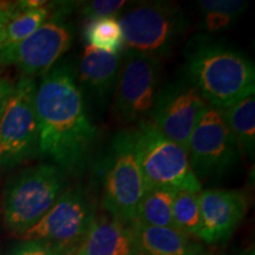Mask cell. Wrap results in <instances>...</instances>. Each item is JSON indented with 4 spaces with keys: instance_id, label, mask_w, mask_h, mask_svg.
<instances>
[{
    "instance_id": "obj_1",
    "label": "cell",
    "mask_w": 255,
    "mask_h": 255,
    "mask_svg": "<svg viewBox=\"0 0 255 255\" xmlns=\"http://www.w3.org/2000/svg\"><path fill=\"white\" fill-rule=\"evenodd\" d=\"M37 154L71 175H81L90 161L97 129L85 110L81 89L70 65L43 77L34 97Z\"/></svg>"
},
{
    "instance_id": "obj_2",
    "label": "cell",
    "mask_w": 255,
    "mask_h": 255,
    "mask_svg": "<svg viewBox=\"0 0 255 255\" xmlns=\"http://www.w3.org/2000/svg\"><path fill=\"white\" fill-rule=\"evenodd\" d=\"M186 75L187 82L216 109H225L254 95V63L212 37H195L188 44Z\"/></svg>"
},
{
    "instance_id": "obj_3",
    "label": "cell",
    "mask_w": 255,
    "mask_h": 255,
    "mask_svg": "<svg viewBox=\"0 0 255 255\" xmlns=\"http://www.w3.org/2000/svg\"><path fill=\"white\" fill-rule=\"evenodd\" d=\"M131 132L146 188L162 187L195 193L202 190L184 149L157 131L148 120L138 123Z\"/></svg>"
},
{
    "instance_id": "obj_4",
    "label": "cell",
    "mask_w": 255,
    "mask_h": 255,
    "mask_svg": "<svg viewBox=\"0 0 255 255\" xmlns=\"http://www.w3.org/2000/svg\"><path fill=\"white\" fill-rule=\"evenodd\" d=\"M64 188V171L53 164H39L21 171L6 189L2 212L6 227L14 237L36 225L55 205Z\"/></svg>"
},
{
    "instance_id": "obj_5",
    "label": "cell",
    "mask_w": 255,
    "mask_h": 255,
    "mask_svg": "<svg viewBox=\"0 0 255 255\" xmlns=\"http://www.w3.org/2000/svg\"><path fill=\"white\" fill-rule=\"evenodd\" d=\"M123 44L129 51L155 58L169 56L188 28L181 8L170 2H145L120 19Z\"/></svg>"
},
{
    "instance_id": "obj_6",
    "label": "cell",
    "mask_w": 255,
    "mask_h": 255,
    "mask_svg": "<svg viewBox=\"0 0 255 255\" xmlns=\"http://www.w3.org/2000/svg\"><path fill=\"white\" fill-rule=\"evenodd\" d=\"M102 187L103 208L111 218L131 225L146 190L131 131L120 132L114 138L102 168Z\"/></svg>"
},
{
    "instance_id": "obj_7",
    "label": "cell",
    "mask_w": 255,
    "mask_h": 255,
    "mask_svg": "<svg viewBox=\"0 0 255 255\" xmlns=\"http://www.w3.org/2000/svg\"><path fill=\"white\" fill-rule=\"evenodd\" d=\"M161 62L127 51L114 90L113 114L122 124L141 123L150 116L158 95Z\"/></svg>"
},
{
    "instance_id": "obj_8",
    "label": "cell",
    "mask_w": 255,
    "mask_h": 255,
    "mask_svg": "<svg viewBox=\"0 0 255 255\" xmlns=\"http://www.w3.org/2000/svg\"><path fill=\"white\" fill-rule=\"evenodd\" d=\"M187 154L199 180L222 177L237 165L241 149L221 110L207 105L189 137Z\"/></svg>"
},
{
    "instance_id": "obj_9",
    "label": "cell",
    "mask_w": 255,
    "mask_h": 255,
    "mask_svg": "<svg viewBox=\"0 0 255 255\" xmlns=\"http://www.w3.org/2000/svg\"><path fill=\"white\" fill-rule=\"evenodd\" d=\"M37 84L23 76L13 85L0 119V169L13 168L37 152Z\"/></svg>"
},
{
    "instance_id": "obj_10",
    "label": "cell",
    "mask_w": 255,
    "mask_h": 255,
    "mask_svg": "<svg viewBox=\"0 0 255 255\" xmlns=\"http://www.w3.org/2000/svg\"><path fill=\"white\" fill-rule=\"evenodd\" d=\"M95 218L90 197L83 188L76 187L60 194L49 212L18 238L76 251Z\"/></svg>"
},
{
    "instance_id": "obj_11",
    "label": "cell",
    "mask_w": 255,
    "mask_h": 255,
    "mask_svg": "<svg viewBox=\"0 0 255 255\" xmlns=\"http://www.w3.org/2000/svg\"><path fill=\"white\" fill-rule=\"evenodd\" d=\"M72 31L58 19L46 20L31 36L0 50V64L13 65L25 77L45 76L72 45Z\"/></svg>"
},
{
    "instance_id": "obj_12",
    "label": "cell",
    "mask_w": 255,
    "mask_h": 255,
    "mask_svg": "<svg viewBox=\"0 0 255 255\" xmlns=\"http://www.w3.org/2000/svg\"><path fill=\"white\" fill-rule=\"evenodd\" d=\"M207 105L189 83H174L158 91L148 121L157 131L187 151L189 137Z\"/></svg>"
},
{
    "instance_id": "obj_13",
    "label": "cell",
    "mask_w": 255,
    "mask_h": 255,
    "mask_svg": "<svg viewBox=\"0 0 255 255\" xmlns=\"http://www.w3.org/2000/svg\"><path fill=\"white\" fill-rule=\"evenodd\" d=\"M201 210L200 240L222 244L232 237L244 220L248 201L240 190L206 189L199 194Z\"/></svg>"
},
{
    "instance_id": "obj_14",
    "label": "cell",
    "mask_w": 255,
    "mask_h": 255,
    "mask_svg": "<svg viewBox=\"0 0 255 255\" xmlns=\"http://www.w3.org/2000/svg\"><path fill=\"white\" fill-rule=\"evenodd\" d=\"M135 255H210L201 242L176 229L130 225Z\"/></svg>"
},
{
    "instance_id": "obj_15",
    "label": "cell",
    "mask_w": 255,
    "mask_h": 255,
    "mask_svg": "<svg viewBox=\"0 0 255 255\" xmlns=\"http://www.w3.org/2000/svg\"><path fill=\"white\" fill-rule=\"evenodd\" d=\"M72 255H135L131 227L111 216L95 218Z\"/></svg>"
},
{
    "instance_id": "obj_16",
    "label": "cell",
    "mask_w": 255,
    "mask_h": 255,
    "mask_svg": "<svg viewBox=\"0 0 255 255\" xmlns=\"http://www.w3.org/2000/svg\"><path fill=\"white\" fill-rule=\"evenodd\" d=\"M122 56L87 46L79 64L82 85L97 100H105L116 87Z\"/></svg>"
},
{
    "instance_id": "obj_17",
    "label": "cell",
    "mask_w": 255,
    "mask_h": 255,
    "mask_svg": "<svg viewBox=\"0 0 255 255\" xmlns=\"http://www.w3.org/2000/svg\"><path fill=\"white\" fill-rule=\"evenodd\" d=\"M176 190L170 188H146L136 209L135 221L150 227L173 228V206Z\"/></svg>"
},
{
    "instance_id": "obj_18",
    "label": "cell",
    "mask_w": 255,
    "mask_h": 255,
    "mask_svg": "<svg viewBox=\"0 0 255 255\" xmlns=\"http://www.w3.org/2000/svg\"><path fill=\"white\" fill-rule=\"evenodd\" d=\"M221 113L241 150L253 159L255 152L254 95L221 109Z\"/></svg>"
},
{
    "instance_id": "obj_19",
    "label": "cell",
    "mask_w": 255,
    "mask_h": 255,
    "mask_svg": "<svg viewBox=\"0 0 255 255\" xmlns=\"http://www.w3.org/2000/svg\"><path fill=\"white\" fill-rule=\"evenodd\" d=\"M19 5V2H18ZM51 6L46 4L38 7L23 8L19 5V11L4 26V44L2 49L20 43L31 36L49 19Z\"/></svg>"
},
{
    "instance_id": "obj_20",
    "label": "cell",
    "mask_w": 255,
    "mask_h": 255,
    "mask_svg": "<svg viewBox=\"0 0 255 255\" xmlns=\"http://www.w3.org/2000/svg\"><path fill=\"white\" fill-rule=\"evenodd\" d=\"M199 194L189 190H177L173 206V228L195 240H200L201 234Z\"/></svg>"
},
{
    "instance_id": "obj_21",
    "label": "cell",
    "mask_w": 255,
    "mask_h": 255,
    "mask_svg": "<svg viewBox=\"0 0 255 255\" xmlns=\"http://www.w3.org/2000/svg\"><path fill=\"white\" fill-rule=\"evenodd\" d=\"M89 46L108 53H121L123 34L119 19L103 17L89 20L84 30Z\"/></svg>"
},
{
    "instance_id": "obj_22",
    "label": "cell",
    "mask_w": 255,
    "mask_h": 255,
    "mask_svg": "<svg viewBox=\"0 0 255 255\" xmlns=\"http://www.w3.org/2000/svg\"><path fill=\"white\" fill-rule=\"evenodd\" d=\"M248 4L240 0H201L199 8L202 14H222L237 18L244 13Z\"/></svg>"
},
{
    "instance_id": "obj_23",
    "label": "cell",
    "mask_w": 255,
    "mask_h": 255,
    "mask_svg": "<svg viewBox=\"0 0 255 255\" xmlns=\"http://www.w3.org/2000/svg\"><path fill=\"white\" fill-rule=\"evenodd\" d=\"M127 4L124 0H95L84 2L82 6V14L89 20L103 17H114Z\"/></svg>"
},
{
    "instance_id": "obj_24",
    "label": "cell",
    "mask_w": 255,
    "mask_h": 255,
    "mask_svg": "<svg viewBox=\"0 0 255 255\" xmlns=\"http://www.w3.org/2000/svg\"><path fill=\"white\" fill-rule=\"evenodd\" d=\"M75 251L43 241H25L11 255H72Z\"/></svg>"
},
{
    "instance_id": "obj_25",
    "label": "cell",
    "mask_w": 255,
    "mask_h": 255,
    "mask_svg": "<svg viewBox=\"0 0 255 255\" xmlns=\"http://www.w3.org/2000/svg\"><path fill=\"white\" fill-rule=\"evenodd\" d=\"M205 19H203V26L210 32L219 31L221 28H225L231 25L234 21L235 18L228 17V15H222V14H203Z\"/></svg>"
},
{
    "instance_id": "obj_26",
    "label": "cell",
    "mask_w": 255,
    "mask_h": 255,
    "mask_svg": "<svg viewBox=\"0 0 255 255\" xmlns=\"http://www.w3.org/2000/svg\"><path fill=\"white\" fill-rule=\"evenodd\" d=\"M13 83L9 81L7 77L2 76L1 72H0V119H1L2 114H4L8 97L11 95L12 89H13Z\"/></svg>"
},
{
    "instance_id": "obj_27",
    "label": "cell",
    "mask_w": 255,
    "mask_h": 255,
    "mask_svg": "<svg viewBox=\"0 0 255 255\" xmlns=\"http://www.w3.org/2000/svg\"><path fill=\"white\" fill-rule=\"evenodd\" d=\"M19 11L18 2L0 1V27H4L9 19Z\"/></svg>"
},
{
    "instance_id": "obj_28",
    "label": "cell",
    "mask_w": 255,
    "mask_h": 255,
    "mask_svg": "<svg viewBox=\"0 0 255 255\" xmlns=\"http://www.w3.org/2000/svg\"><path fill=\"white\" fill-rule=\"evenodd\" d=\"M237 255H255V251H254V245H251L245 250H242L239 252Z\"/></svg>"
},
{
    "instance_id": "obj_29",
    "label": "cell",
    "mask_w": 255,
    "mask_h": 255,
    "mask_svg": "<svg viewBox=\"0 0 255 255\" xmlns=\"http://www.w3.org/2000/svg\"><path fill=\"white\" fill-rule=\"evenodd\" d=\"M2 44H4V27H0V50L2 49Z\"/></svg>"
}]
</instances>
